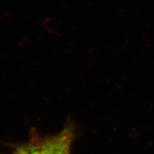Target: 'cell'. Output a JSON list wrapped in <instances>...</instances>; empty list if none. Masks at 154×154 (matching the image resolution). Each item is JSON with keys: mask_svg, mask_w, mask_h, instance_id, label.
I'll use <instances>...</instances> for the list:
<instances>
[{"mask_svg": "<svg viewBox=\"0 0 154 154\" xmlns=\"http://www.w3.org/2000/svg\"><path fill=\"white\" fill-rule=\"evenodd\" d=\"M71 141V133L65 131L54 137L19 148L14 154H59L70 146Z\"/></svg>", "mask_w": 154, "mask_h": 154, "instance_id": "cell-1", "label": "cell"}, {"mask_svg": "<svg viewBox=\"0 0 154 154\" xmlns=\"http://www.w3.org/2000/svg\"><path fill=\"white\" fill-rule=\"evenodd\" d=\"M69 146L66 147L64 149H63V150H61L59 152V154H69Z\"/></svg>", "mask_w": 154, "mask_h": 154, "instance_id": "cell-2", "label": "cell"}]
</instances>
